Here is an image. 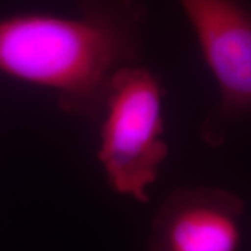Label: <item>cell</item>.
Here are the masks:
<instances>
[{"instance_id": "1", "label": "cell", "mask_w": 251, "mask_h": 251, "mask_svg": "<svg viewBox=\"0 0 251 251\" xmlns=\"http://www.w3.org/2000/svg\"><path fill=\"white\" fill-rule=\"evenodd\" d=\"M74 17L25 13L0 20V73L50 90L64 113L97 122L119 70L138 64L143 0H75Z\"/></svg>"}, {"instance_id": "2", "label": "cell", "mask_w": 251, "mask_h": 251, "mask_svg": "<svg viewBox=\"0 0 251 251\" xmlns=\"http://www.w3.org/2000/svg\"><path fill=\"white\" fill-rule=\"evenodd\" d=\"M166 91L151 69L133 64L110 82L99 134L98 159L110 188L148 202V190L169 156L165 141L163 98Z\"/></svg>"}, {"instance_id": "3", "label": "cell", "mask_w": 251, "mask_h": 251, "mask_svg": "<svg viewBox=\"0 0 251 251\" xmlns=\"http://www.w3.org/2000/svg\"><path fill=\"white\" fill-rule=\"evenodd\" d=\"M215 78L219 100L200 127L202 141L222 147L229 130L251 116L250 0H177Z\"/></svg>"}, {"instance_id": "4", "label": "cell", "mask_w": 251, "mask_h": 251, "mask_svg": "<svg viewBox=\"0 0 251 251\" xmlns=\"http://www.w3.org/2000/svg\"><path fill=\"white\" fill-rule=\"evenodd\" d=\"M244 202L221 187H180L153 216L147 251H240Z\"/></svg>"}]
</instances>
